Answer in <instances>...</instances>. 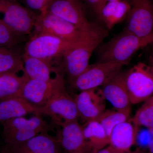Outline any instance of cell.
Instances as JSON below:
<instances>
[{
	"label": "cell",
	"instance_id": "obj_1",
	"mask_svg": "<svg viewBox=\"0 0 153 153\" xmlns=\"http://www.w3.org/2000/svg\"><path fill=\"white\" fill-rule=\"evenodd\" d=\"M107 34L103 29L88 34L65 50L63 55V66L71 83L90 65L89 60L92 53Z\"/></svg>",
	"mask_w": 153,
	"mask_h": 153
},
{
	"label": "cell",
	"instance_id": "obj_2",
	"mask_svg": "<svg viewBox=\"0 0 153 153\" xmlns=\"http://www.w3.org/2000/svg\"><path fill=\"white\" fill-rule=\"evenodd\" d=\"M153 43V39L140 38L125 28L100 47L97 62H117L126 65L139 49Z\"/></svg>",
	"mask_w": 153,
	"mask_h": 153
},
{
	"label": "cell",
	"instance_id": "obj_3",
	"mask_svg": "<svg viewBox=\"0 0 153 153\" xmlns=\"http://www.w3.org/2000/svg\"><path fill=\"white\" fill-rule=\"evenodd\" d=\"M47 127L41 115L28 119L24 117L11 119L3 122V139L11 152L44 132Z\"/></svg>",
	"mask_w": 153,
	"mask_h": 153
},
{
	"label": "cell",
	"instance_id": "obj_4",
	"mask_svg": "<svg viewBox=\"0 0 153 153\" xmlns=\"http://www.w3.org/2000/svg\"><path fill=\"white\" fill-rule=\"evenodd\" d=\"M34 27L36 33H48L71 44L79 41L88 34L93 33L79 30L66 20L47 11L41 12L36 16Z\"/></svg>",
	"mask_w": 153,
	"mask_h": 153
},
{
	"label": "cell",
	"instance_id": "obj_5",
	"mask_svg": "<svg viewBox=\"0 0 153 153\" xmlns=\"http://www.w3.org/2000/svg\"><path fill=\"white\" fill-rule=\"evenodd\" d=\"M125 82L131 104L144 102L153 94V73L145 63H138L126 72Z\"/></svg>",
	"mask_w": 153,
	"mask_h": 153
},
{
	"label": "cell",
	"instance_id": "obj_6",
	"mask_svg": "<svg viewBox=\"0 0 153 153\" xmlns=\"http://www.w3.org/2000/svg\"><path fill=\"white\" fill-rule=\"evenodd\" d=\"M126 64L120 62H97L89 65L87 69L71 82L80 91L103 86L118 74Z\"/></svg>",
	"mask_w": 153,
	"mask_h": 153
},
{
	"label": "cell",
	"instance_id": "obj_7",
	"mask_svg": "<svg viewBox=\"0 0 153 153\" xmlns=\"http://www.w3.org/2000/svg\"><path fill=\"white\" fill-rule=\"evenodd\" d=\"M45 11L66 20L84 32L94 33L103 29L88 21L77 0H51Z\"/></svg>",
	"mask_w": 153,
	"mask_h": 153
},
{
	"label": "cell",
	"instance_id": "obj_8",
	"mask_svg": "<svg viewBox=\"0 0 153 153\" xmlns=\"http://www.w3.org/2000/svg\"><path fill=\"white\" fill-rule=\"evenodd\" d=\"M131 8L126 28L141 38L153 39L152 0H128Z\"/></svg>",
	"mask_w": 153,
	"mask_h": 153
},
{
	"label": "cell",
	"instance_id": "obj_9",
	"mask_svg": "<svg viewBox=\"0 0 153 153\" xmlns=\"http://www.w3.org/2000/svg\"><path fill=\"white\" fill-rule=\"evenodd\" d=\"M40 114L52 118L55 123L63 124L78 120L79 118L74 99L63 87L57 91L44 106L40 108Z\"/></svg>",
	"mask_w": 153,
	"mask_h": 153
},
{
	"label": "cell",
	"instance_id": "obj_10",
	"mask_svg": "<svg viewBox=\"0 0 153 153\" xmlns=\"http://www.w3.org/2000/svg\"><path fill=\"white\" fill-rule=\"evenodd\" d=\"M72 44L51 34L37 33L26 44L24 54L51 62Z\"/></svg>",
	"mask_w": 153,
	"mask_h": 153
},
{
	"label": "cell",
	"instance_id": "obj_11",
	"mask_svg": "<svg viewBox=\"0 0 153 153\" xmlns=\"http://www.w3.org/2000/svg\"><path fill=\"white\" fill-rule=\"evenodd\" d=\"M65 87L63 76L58 73L49 81L28 78L23 86L21 97L40 108L47 104L57 91Z\"/></svg>",
	"mask_w": 153,
	"mask_h": 153
},
{
	"label": "cell",
	"instance_id": "obj_12",
	"mask_svg": "<svg viewBox=\"0 0 153 153\" xmlns=\"http://www.w3.org/2000/svg\"><path fill=\"white\" fill-rule=\"evenodd\" d=\"M0 13L3 15L1 20L21 36L29 35L34 27L36 17L18 3L0 0Z\"/></svg>",
	"mask_w": 153,
	"mask_h": 153
},
{
	"label": "cell",
	"instance_id": "obj_13",
	"mask_svg": "<svg viewBox=\"0 0 153 153\" xmlns=\"http://www.w3.org/2000/svg\"><path fill=\"white\" fill-rule=\"evenodd\" d=\"M57 139L64 153H96L84 137L78 120L63 124Z\"/></svg>",
	"mask_w": 153,
	"mask_h": 153
},
{
	"label": "cell",
	"instance_id": "obj_14",
	"mask_svg": "<svg viewBox=\"0 0 153 153\" xmlns=\"http://www.w3.org/2000/svg\"><path fill=\"white\" fill-rule=\"evenodd\" d=\"M74 100L79 117L85 123L95 120L105 110V99L98 88L81 91Z\"/></svg>",
	"mask_w": 153,
	"mask_h": 153
},
{
	"label": "cell",
	"instance_id": "obj_15",
	"mask_svg": "<svg viewBox=\"0 0 153 153\" xmlns=\"http://www.w3.org/2000/svg\"><path fill=\"white\" fill-rule=\"evenodd\" d=\"M102 93L105 100L115 109L131 110L128 91L125 82V73L120 71L103 85Z\"/></svg>",
	"mask_w": 153,
	"mask_h": 153
},
{
	"label": "cell",
	"instance_id": "obj_16",
	"mask_svg": "<svg viewBox=\"0 0 153 153\" xmlns=\"http://www.w3.org/2000/svg\"><path fill=\"white\" fill-rule=\"evenodd\" d=\"M138 129L131 120L118 125L109 137L107 148L113 153H129L136 141Z\"/></svg>",
	"mask_w": 153,
	"mask_h": 153
},
{
	"label": "cell",
	"instance_id": "obj_17",
	"mask_svg": "<svg viewBox=\"0 0 153 153\" xmlns=\"http://www.w3.org/2000/svg\"><path fill=\"white\" fill-rule=\"evenodd\" d=\"M12 153H64L59 140L47 134H38L10 152Z\"/></svg>",
	"mask_w": 153,
	"mask_h": 153
},
{
	"label": "cell",
	"instance_id": "obj_18",
	"mask_svg": "<svg viewBox=\"0 0 153 153\" xmlns=\"http://www.w3.org/2000/svg\"><path fill=\"white\" fill-rule=\"evenodd\" d=\"M31 113L41 115L40 108L30 104L22 97H12L0 101V121L4 122Z\"/></svg>",
	"mask_w": 153,
	"mask_h": 153
},
{
	"label": "cell",
	"instance_id": "obj_19",
	"mask_svg": "<svg viewBox=\"0 0 153 153\" xmlns=\"http://www.w3.org/2000/svg\"><path fill=\"white\" fill-rule=\"evenodd\" d=\"M131 8L128 0L107 2L102 10L100 22L108 30L126 19Z\"/></svg>",
	"mask_w": 153,
	"mask_h": 153
},
{
	"label": "cell",
	"instance_id": "obj_20",
	"mask_svg": "<svg viewBox=\"0 0 153 153\" xmlns=\"http://www.w3.org/2000/svg\"><path fill=\"white\" fill-rule=\"evenodd\" d=\"M24 74L30 79L49 81L51 74L54 71L51 62L40 58L30 57L24 54L23 56Z\"/></svg>",
	"mask_w": 153,
	"mask_h": 153
},
{
	"label": "cell",
	"instance_id": "obj_21",
	"mask_svg": "<svg viewBox=\"0 0 153 153\" xmlns=\"http://www.w3.org/2000/svg\"><path fill=\"white\" fill-rule=\"evenodd\" d=\"M28 78L24 73L21 76L15 73L0 74V101L21 97L23 86Z\"/></svg>",
	"mask_w": 153,
	"mask_h": 153
},
{
	"label": "cell",
	"instance_id": "obj_22",
	"mask_svg": "<svg viewBox=\"0 0 153 153\" xmlns=\"http://www.w3.org/2000/svg\"><path fill=\"white\" fill-rule=\"evenodd\" d=\"M84 137L96 151L104 149L109 144V137L102 126L99 122L92 120L82 127Z\"/></svg>",
	"mask_w": 153,
	"mask_h": 153
},
{
	"label": "cell",
	"instance_id": "obj_23",
	"mask_svg": "<svg viewBox=\"0 0 153 153\" xmlns=\"http://www.w3.org/2000/svg\"><path fill=\"white\" fill-rule=\"evenodd\" d=\"M24 70L23 56L12 47L0 46V74Z\"/></svg>",
	"mask_w": 153,
	"mask_h": 153
},
{
	"label": "cell",
	"instance_id": "obj_24",
	"mask_svg": "<svg viewBox=\"0 0 153 153\" xmlns=\"http://www.w3.org/2000/svg\"><path fill=\"white\" fill-rule=\"evenodd\" d=\"M131 111L115 108L105 110L95 120L101 124L109 137L113 130L117 126L130 119Z\"/></svg>",
	"mask_w": 153,
	"mask_h": 153
},
{
	"label": "cell",
	"instance_id": "obj_25",
	"mask_svg": "<svg viewBox=\"0 0 153 153\" xmlns=\"http://www.w3.org/2000/svg\"><path fill=\"white\" fill-rule=\"evenodd\" d=\"M131 120L138 129L141 126L153 128V96H151L144 101L143 104Z\"/></svg>",
	"mask_w": 153,
	"mask_h": 153
},
{
	"label": "cell",
	"instance_id": "obj_26",
	"mask_svg": "<svg viewBox=\"0 0 153 153\" xmlns=\"http://www.w3.org/2000/svg\"><path fill=\"white\" fill-rule=\"evenodd\" d=\"M22 36L0 19V46L13 47L21 42Z\"/></svg>",
	"mask_w": 153,
	"mask_h": 153
},
{
	"label": "cell",
	"instance_id": "obj_27",
	"mask_svg": "<svg viewBox=\"0 0 153 153\" xmlns=\"http://www.w3.org/2000/svg\"><path fill=\"white\" fill-rule=\"evenodd\" d=\"M85 7L100 21L102 10L107 2L106 0H82Z\"/></svg>",
	"mask_w": 153,
	"mask_h": 153
},
{
	"label": "cell",
	"instance_id": "obj_28",
	"mask_svg": "<svg viewBox=\"0 0 153 153\" xmlns=\"http://www.w3.org/2000/svg\"><path fill=\"white\" fill-rule=\"evenodd\" d=\"M51 0H26L29 8L34 10L39 11L41 13L47 9Z\"/></svg>",
	"mask_w": 153,
	"mask_h": 153
},
{
	"label": "cell",
	"instance_id": "obj_29",
	"mask_svg": "<svg viewBox=\"0 0 153 153\" xmlns=\"http://www.w3.org/2000/svg\"><path fill=\"white\" fill-rule=\"evenodd\" d=\"M96 153H113L110 150H109L107 147L106 148H104V149H102L100 150L97 152Z\"/></svg>",
	"mask_w": 153,
	"mask_h": 153
},
{
	"label": "cell",
	"instance_id": "obj_30",
	"mask_svg": "<svg viewBox=\"0 0 153 153\" xmlns=\"http://www.w3.org/2000/svg\"><path fill=\"white\" fill-rule=\"evenodd\" d=\"M148 147H149L150 152V153H153V139L151 140L150 141L149 143Z\"/></svg>",
	"mask_w": 153,
	"mask_h": 153
},
{
	"label": "cell",
	"instance_id": "obj_31",
	"mask_svg": "<svg viewBox=\"0 0 153 153\" xmlns=\"http://www.w3.org/2000/svg\"><path fill=\"white\" fill-rule=\"evenodd\" d=\"M150 65L149 67L150 68L151 71L153 73V53L152 55L150 58Z\"/></svg>",
	"mask_w": 153,
	"mask_h": 153
},
{
	"label": "cell",
	"instance_id": "obj_32",
	"mask_svg": "<svg viewBox=\"0 0 153 153\" xmlns=\"http://www.w3.org/2000/svg\"><path fill=\"white\" fill-rule=\"evenodd\" d=\"M132 153H149L146 151L142 149H138L136 151Z\"/></svg>",
	"mask_w": 153,
	"mask_h": 153
},
{
	"label": "cell",
	"instance_id": "obj_33",
	"mask_svg": "<svg viewBox=\"0 0 153 153\" xmlns=\"http://www.w3.org/2000/svg\"><path fill=\"white\" fill-rule=\"evenodd\" d=\"M107 2L115 1H119V0H106Z\"/></svg>",
	"mask_w": 153,
	"mask_h": 153
},
{
	"label": "cell",
	"instance_id": "obj_34",
	"mask_svg": "<svg viewBox=\"0 0 153 153\" xmlns=\"http://www.w3.org/2000/svg\"><path fill=\"white\" fill-rule=\"evenodd\" d=\"M152 1L153 5V0H152Z\"/></svg>",
	"mask_w": 153,
	"mask_h": 153
}]
</instances>
